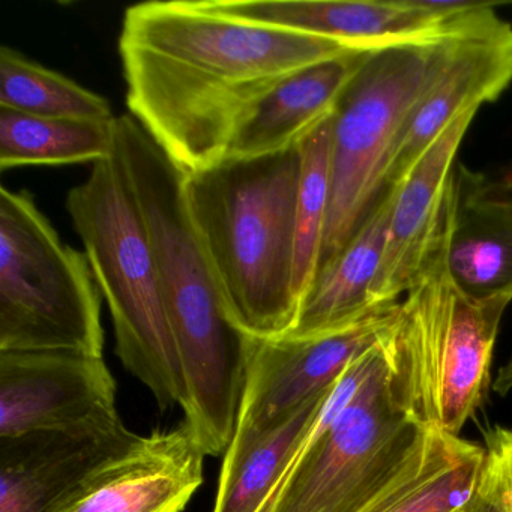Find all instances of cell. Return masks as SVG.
<instances>
[{
  "label": "cell",
  "instance_id": "obj_1",
  "mask_svg": "<svg viewBox=\"0 0 512 512\" xmlns=\"http://www.w3.org/2000/svg\"><path fill=\"white\" fill-rule=\"evenodd\" d=\"M358 50L226 16L209 0L145 2L119 35L128 115L187 175L226 157L236 125L304 68Z\"/></svg>",
  "mask_w": 512,
  "mask_h": 512
},
{
  "label": "cell",
  "instance_id": "obj_2",
  "mask_svg": "<svg viewBox=\"0 0 512 512\" xmlns=\"http://www.w3.org/2000/svg\"><path fill=\"white\" fill-rule=\"evenodd\" d=\"M116 155L142 212L185 383V424L206 457L235 434L254 338L224 307L185 200V176L133 116L116 118Z\"/></svg>",
  "mask_w": 512,
  "mask_h": 512
},
{
  "label": "cell",
  "instance_id": "obj_3",
  "mask_svg": "<svg viewBox=\"0 0 512 512\" xmlns=\"http://www.w3.org/2000/svg\"><path fill=\"white\" fill-rule=\"evenodd\" d=\"M298 145L260 157H224L185 176L197 238L233 325L254 340L295 325Z\"/></svg>",
  "mask_w": 512,
  "mask_h": 512
},
{
  "label": "cell",
  "instance_id": "obj_4",
  "mask_svg": "<svg viewBox=\"0 0 512 512\" xmlns=\"http://www.w3.org/2000/svg\"><path fill=\"white\" fill-rule=\"evenodd\" d=\"M386 332L335 383L257 512H367L430 457L442 433L413 421L398 401Z\"/></svg>",
  "mask_w": 512,
  "mask_h": 512
},
{
  "label": "cell",
  "instance_id": "obj_5",
  "mask_svg": "<svg viewBox=\"0 0 512 512\" xmlns=\"http://www.w3.org/2000/svg\"><path fill=\"white\" fill-rule=\"evenodd\" d=\"M458 191V187H457ZM454 205L386 332L392 383L413 421L460 436L484 401L500 322L512 296L475 299L452 283Z\"/></svg>",
  "mask_w": 512,
  "mask_h": 512
},
{
  "label": "cell",
  "instance_id": "obj_6",
  "mask_svg": "<svg viewBox=\"0 0 512 512\" xmlns=\"http://www.w3.org/2000/svg\"><path fill=\"white\" fill-rule=\"evenodd\" d=\"M67 209L109 305L116 355L161 410L184 406V376L151 241L116 151L68 193Z\"/></svg>",
  "mask_w": 512,
  "mask_h": 512
},
{
  "label": "cell",
  "instance_id": "obj_7",
  "mask_svg": "<svg viewBox=\"0 0 512 512\" xmlns=\"http://www.w3.org/2000/svg\"><path fill=\"white\" fill-rule=\"evenodd\" d=\"M454 34L367 53L344 89L332 115L331 197L319 271L385 193L404 127L442 68Z\"/></svg>",
  "mask_w": 512,
  "mask_h": 512
},
{
  "label": "cell",
  "instance_id": "obj_8",
  "mask_svg": "<svg viewBox=\"0 0 512 512\" xmlns=\"http://www.w3.org/2000/svg\"><path fill=\"white\" fill-rule=\"evenodd\" d=\"M101 296L28 191L0 188V352L103 356Z\"/></svg>",
  "mask_w": 512,
  "mask_h": 512
},
{
  "label": "cell",
  "instance_id": "obj_9",
  "mask_svg": "<svg viewBox=\"0 0 512 512\" xmlns=\"http://www.w3.org/2000/svg\"><path fill=\"white\" fill-rule=\"evenodd\" d=\"M397 308H380L325 334L254 340L235 434L224 460L238 458L311 398L332 388L359 356L382 340Z\"/></svg>",
  "mask_w": 512,
  "mask_h": 512
},
{
  "label": "cell",
  "instance_id": "obj_10",
  "mask_svg": "<svg viewBox=\"0 0 512 512\" xmlns=\"http://www.w3.org/2000/svg\"><path fill=\"white\" fill-rule=\"evenodd\" d=\"M512 82V25L485 4L449 40L448 53L407 121L389 166L397 187L443 131L463 113L493 103Z\"/></svg>",
  "mask_w": 512,
  "mask_h": 512
},
{
  "label": "cell",
  "instance_id": "obj_11",
  "mask_svg": "<svg viewBox=\"0 0 512 512\" xmlns=\"http://www.w3.org/2000/svg\"><path fill=\"white\" fill-rule=\"evenodd\" d=\"M116 389L103 356L0 352V437L115 418Z\"/></svg>",
  "mask_w": 512,
  "mask_h": 512
},
{
  "label": "cell",
  "instance_id": "obj_12",
  "mask_svg": "<svg viewBox=\"0 0 512 512\" xmlns=\"http://www.w3.org/2000/svg\"><path fill=\"white\" fill-rule=\"evenodd\" d=\"M209 4L235 19L338 41L368 53L397 44L443 40L485 2L458 16L434 13L424 0H209Z\"/></svg>",
  "mask_w": 512,
  "mask_h": 512
},
{
  "label": "cell",
  "instance_id": "obj_13",
  "mask_svg": "<svg viewBox=\"0 0 512 512\" xmlns=\"http://www.w3.org/2000/svg\"><path fill=\"white\" fill-rule=\"evenodd\" d=\"M137 439L119 415L70 430L0 437V512H55Z\"/></svg>",
  "mask_w": 512,
  "mask_h": 512
},
{
  "label": "cell",
  "instance_id": "obj_14",
  "mask_svg": "<svg viewBox=\"0 0 512 512\" xmlns=\"http://www.w3.org/2000/svg\"><path fill=\"white\" fill-rule=\"evenodd\" d=\"M205 457L185 422L152 431L98 467L55 512H182L203 484Z\"/></svg>",
  "mask_w": 512,
  "mask_h": 512
},
{
  "label": "cell",
  "instance_id": "obj_15",
  "mask_svg": "<svg viewBox=\"0 0 512 512\" xmlns=\"http://www.w3.org/2000/svg\"><path fill=\"white\" fill-rule=\"evenodd\" d=\"M476 110L458 116L422 155L407 178L394 188L391 217L379 275L373 289L374 307L398 304L409 292L425 254L445 224L455 196V157Z\"/></svg>",
  "mask_w": 512,
  "mask_h": 512
},
{
  "label": "cell",
  "instance_id": "obj_16",
  "mask_svg": "<svg viewBox=\"0 0 512 512\" xmlns=\"http://www.w3.org/2000/svg\"><path fill=\"white\" fill-rule=\"evenodd\" d=\"M365 55L353 53L322 62L278 83L236 125L226 157H260L298 145L335 112Z\"/></svg>",
  "mask_w": 512,
  "mask_h": 512
},
{
  "label": "cell",
  "instance_id": "obj_17",
  "mask_svg": "<svg viewBox=\"0 0 512 512\" xmlns=\"http://www.w3.org/2000/svg\"><path fill=\"white\" fill-rule=\"evenodd\" d=\"M394 194V188H388L343 250L320 268L299 305L295 325L286 335L325 334L385 308L374 307L373 289L385 251Z\"/></svg>",
  "mask_w": 512,
  "mask_h": 512
},
{
  "label": "cell",
  "instance_id": "obj_18",
  "mask_svg": "<svg viewBox=\"0 0 512 512\" xmlns=\"http://www.w3.org/2000/svg\"><path fill=\"white\" fill-rule=\"evenodd\" d=\"M457 173V205L448 244L452 283L475 299L512 296V205L491 193L487 179Z\"/></svg>",
  "mask_w": 512,
  "mask_h": 512
},
{
  "label": "cell",
  "instance_id": "obj_19",
  "mask_svg": "<svg viewBox=\"0 0 512 512\" xmlns=\"http://www.w3.org/2000/svg\"><path fill=\"white\" fill-rule=\"evenodd\" d=\"M112 121L41 118L0 109V169L98 163L115 152Z\"/></svg>",
  "mask_w": 512,
  "mask_h": 512
},
{
  "label": "cell",
  "instance_id": "obj_20",
  "mask_svg": "<svg viewBox=\"0 0 512 512\" xmlns=\"http://www.w3.org/2000/svg\"><path fill=\"white\" fill-rule=\"evenodd\" d=\"M334 386L299 407L284 424L247 452L223 461L212 512H257L262 508L319 418Z\"/></svg>",
  "mask_w": 512,
  "mask_h": 512
},
{
  "label": "cell",
  "instance_id": "obj_21",
  "mask_svg": "<svg viewBox=\"0 0 512 512\" xmlns=\"http://www.w3.org/2000/svg\"><path fill=\"white\" fill-rule=\"evenodd\" d=\"M485 448L440 434L424 464L367 512H463L484 469Z\"/></svg>",
  "mask_w": 512,
  "mask_h": 512
},
{
  "label": "cell",
  "instance_id": "obj_22",
  "mask_svg": "<svg viewBox=\"0 0 512 512\" xmlns=\"http://www.w3.org/2000/svg\"><path fill=\"white\" fill-rule=\"evenodd\" d=\"M0 109L41 118L115 119L106 98L7 46L0 49Z\"/></svg>",
  "mask_w": 512,
  "mask_h": 512
},
{
  "label": "cell",
  "instance_id": "obj_23",
  "mask_svg": "<svg viewBox=\"0 0 512 512\" xmlns=\"http://www.w3.org/2000/svg\"><path fill=\"white\" fill-rule=\"evenodd\" d=\"M332 115L298 142L301 173L296 197L293 283L299 305L316 280L322 257L331 197Z\"/></svg>",
  "mask_w": 512,
  "mask_h": 512
},
{
  "label": "cell",
  "instance_id": "obj_24",
  "mask_svg": "<svg viewBox=\"0 0 512 512\" xmlns=\"http://www.w3.org/2000/svg\"><path fill=\"white\" fill-rule=\"evenodd\" d=\"M484 469L479 487L512 512V428L496 427L485 436Z\"/></svg>",
  "mask_w": 512,
  "mask_h": 512
},
{
  "label": "cell",
  "instance_id": "obj_25",
  "mask_svg": "<svg viewBox=\"0 0 512 512\" xmlns=\"http://www.w3.org/2000/svg\"><path fill=\"white\" fill-rule=\"evenodd\" d=\"M466 512H503V509L490 493L482 490L478 485V490H476L472 502L467 506Z\"/></svg>",
  "mask_w": 512,
  "mask_h": 512
},
{
  "label": "cell",
  "instance_id": "obj_26",
  "mask_svg": "<svg viewBox=\"0 0 512 512\" xmlns=\"http://www.w3.org/2000/svg\"><path fill=\"white\" fill-rule=\"evenodd\" d=\"M487 184L490 187L491 193L496 194L497 197L512 205V167L506 170L497 181H488L487 179Z\"/></svg>",
  "mask_w": 512,
  "mask_h": 512
},
{
  "label": "cell",
  "instance_id": "obj_27",
  "mask_svg": "<svg viewBox=\"0 0 512 512\" xmlns=\"http://www.w3.org/2000/svg\"><path fill=\"white\" fill-rule=\"evenodd\" d=\"M493 391L499 395H508L512 392V356L509 361L500 368L499 374L493 382Z\"/></svg>",
  "mask_w": 512,
  "mask_h": 512
},
{
  "label": "cell",
  "instance_id": "obj_28",
  "mask_svg": "<svg viewBox=\"0 0 512 512\" xmlns=\"http://www.w3.org/2000/svg\"><path fill=\"white\" fill-rule=\"evenodd\" d=\"M466 511H467V508H466V509H464V511H463V512H466Z\"/></svg>",
  "mask_w": 512,
  "mask_h": 512
}]
</instances>
